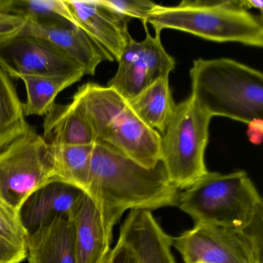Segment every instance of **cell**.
I'll return each mask as SVG.
<instances>
[{"label": "cell", "instance_id": "1", "mask_svg": "<svg viewBox=\"0 0 263 263\" xmlns=\"http://www.w3.org/2000/svg\"><path fill=\"white\" fill-rule=\"evenodd\" d=\"M85 193L96 204L106 232L127 210H153L178 206L179 191L171 182L162 162L147 168L116 149L95 141Z\"/></svg>", "mask_w": 263, "mask_h": 263}, {"label": "cell", "instance_id": "2", "mask_svg": "<svg viewBox=\"0 0 263 263\" xmlns=\"http://www.w3.org/2000/svg\"><path fill=\"white\" fill-rule=\"evenodd\" d=\"M192 99L204 112L249 124L263 116L261 71L229 58L194 61Z\"/></svg>", "mask_w": 263, "mask_h": 263}, {"label": "cell", "instance_id": "3", "mask_svg": "<svg viewBox=\"0 0 263 263\" xmlns=\"http://www.w3.org/2000/svg\"><path fill=\"white\" fill-rule=\"evenodd\" d=\"M81 104L95 137L147 168L160 162L161 135L146 125L111 87L81 86L73 97Z\"/></svg>", "mask_w": 263, "mask_h": 263}, {"label": "cell", "instance_id": "4", "mask_svg": "<svg viewBox=\"0 0 263 263\" xmlns=\"http://www.w3.org/2000/svg\"><path fill=\"white\" fill-rule=\"evenodd\" d=\"M178 207L195 224L244 230L263 221L262 198L244 171L208 172L179 194Z\"/></svg>", "mask_w": 263, "mask_h": 263}, {"label": "cell", "instance_id": "5", "mask_svg": "<svg viewBox=\"0 0 263 263\" xmlns=\"http://www.w3.org/2000/svg\"><path fill=\"white\" fill-rule=\"evenodd\" d=\"M155 34L173 29L215 42H236L262 47L263 25L240 0H184L176 6L156 4L147 16Z\"/></svg>", "mask_w": 263, "mask_h": 263}, {"label": "cell", "instance_id": "6", "mask_svg": "<svg viewBox=\"0 0 263 263\" xmlns=\"http://www.w3.org/2000/svg\"><path fill=\"white\" fill-rule=\"evenodd\" d=\"M212 118L190 96L176 104L161 135L160 161L178 190L187 189L209 172L204 152Z\"/></svg>", "mask_w": 263, "mask_h": 263}, {"label": "cell", "instance_id": "7", "mask_svg": "<svg viewBox=\"0 0 263 263\" xmlns=\"http://www.w3.org/2000/svg\"><path fill=\"white\" fill-rule=\"evenodd\" d=\"M262 223L244 230L195 224L172 246L185 263H262Z\"/></svg>", "mask_w": 263, "mask_h": 263}, {"label": "cell", "instance_id": "8", "mask_svg": "<svg viewBox=\"0 0 263 263\" xmlns=\"http://www.w3.org/2000/svg\"><path fill=\"white\" fill-rule=\"evenodd\" d=\"M53 178L51 146L33 128L0 152V198L16 210Z\"/></svg>", "mask_w": 263, "mask_h": 263}, {"label": "cell", "instance_id": "9", "mask_svg": "<svg viewBox=\"0 0 263 263\" xmlns=\"http://www.w3.org/2000/svg\"><path fill=\"white\" fill-rule=\"evenodd\" d=\"M144 27L145 38L140 42L130 38L116 73L107 83L128 102L158 80L169 77L175 67V59L161 44V34L152 36L147 26Z\"/></svg>", "mask_w": 263, "mask_h": 263}, {"label": "cell", "instance_id": "10", "mask_svg": "<svg viewBox=\"0 0 263 263\" xmlns=\"http://www.w3.org/2000/svg\"><path fill=\"white\" fill-rule=\"evenodd\" d=\"M0 66L11 78L84 72L78 63L49 41L21 35L0 46Z\"/></svg>", "mask_w": 263, "mask_h": 263}, {"label": "cell", "instance_id": "11", "mask_svg": "<svg viewBox=\"0 0 263 263\" xmlns=\"http://www.w3.org/2000/svg\"><path fill=\"white\" fill-rule=\"evenodd\" d=\"M21 36L42 38L62 50L93 76L100 64L114 61L113 57L80 27L64 21L27 20Z\"/></svg>", "mask_w": 263, "mask_h": 263}, {"label": "cell", "instance_id": "12", "mask_svg": "<svg viewBox=\"0 0 263 263\" xmlns=\"http://www.w3.org/2000/svg\"><path fill=\"white\" fill-rule=\"evenodd\" d=\"M84 195L73 184L50 180L26 198L18 211L20 218L29 235L59 217L73 221Z\"/></svg>", "mask_w": 263, "mask_h": 263}, {"label": "cell", "instance_id": "13", "mask_svg": "<svg viewBox=\"0 0 263 263\" xmlns=\"http://www.w3.org/2000/svg\"><path fill=\"white\" fill-rule=\"evenodd\" d=\"M78 23L93 41L105 49L118 62L130 36V20L124 17L101 0H65Z\"/></svg>", "mask_w": 263, "mask_h": 263}, {"label": "cell", "instance_id": "14", "mask_svg": "<svg viewBox=\"0 0 263 263\" xmlns=\"http://www.w3.org/2000/svg\"><path fill=\"white\" fill-rule=\"evenodd\" d=\"M119 238L133 249L138 263H176L172 252V238L152 212L130 211L121 226Z\"/></svg>", "mask_w": 263, "mask_h": 263}, {"label": "cell", "instance_id": "15", "mask_svg": "<svg viewBox=\"0 0 263 263\" xmlns=\"http://www.w3.org/2000/svg\"><path fill=\"white\" fill-rule=\"evenodd\" d=\"M27 258L30 263H78L73 221L59 217L30 234Z\"/></svg>", "mask_w": 263, "mask_h": 263}, {"label": "cell", "instance_id": "16", "mask_svg": "<svg viewBox=\"0 0 263 263\" xmlns=\"http://www.w3.org/2000/svg\"><path fill=\"white\" fill-rule=\"evenodd\" d=\"M78 263H103L110 251L112 238L104 228L101 214L85 193L73 218Z\"/></svg>", "mask_w": 263, "mask_h": 263}, {"label": "cell", "instance_id": "17", "mask_svg": "<svg viewBox=\"0 0 263 263\" xmlns=\"http://www.w3.org/2000/svg\"><path fill=\"white\" fill-rule=\"evenodd\" d=\"M44 141L52 146L85 145L95 142L90 123L75 98L68 104H56L45 115Z\"/></svg>", "mask_w": 263, "mask_h": 263}, {"label": "cell", "instance_id": "18", "mask_svg": "<svg viewBox=\"0 0 263 263\" xmlns=\"http://www.w3.org/2000/svg\"><path fill=\"white\" fill-rule=\"evenodd\" d=\"M84 71L52 75H17L27 89V102L24 104L25 116H45L55 104L58 95L81 81Z\"/></svg>", "mask_w": 263, "mask_h": 263}, {"label": "cell", "instance_id": "19", "mask_svg": "<svg viewBox=\"0 0 263 263\" xmlns=\"http://www.w3.org/2000/svg\"><path fill=\"white\" fill-rule=\"evenodd\" d=\"M129 104L146 125L163 135L176 106L169 85V77L161 78L149 86Z\"/></svg>", "mask_w": 263, "mask_h": 263}, {"label": "cell", "instance_id": "20", "mask_svg": "<svg viewBox=\"0 0 263 263\" xmlns=\"http://www.w3.org/2000/svg\"><path fill=\"white\" fill-rule=\"evenodd\" d=\"M31 129L12 78L0 66V152Z\"/></svg>", "mask_w": 263, "mask_h": 263}, {"label": "cell", "instance_id": "21", "mask_svg": "<svg viewBox=\"0 0 263 263\" xmlns=\"http://www.w3.org/2000/svg\"><path fill=\"white\" fill-rule=\"evenodd\" d=\"M93 144L50 145L53 157V179L65 181L85 192L90 175Z\"/></svg>", "mask_w": 263, "mask_h": 263}, {"label": "cell", "instance_id": "22", "mask_svg": "<svg viewBox=\"0 0 263 263\" xmlns=\"http://www.w3.org/2000/svg\"><path fill=\"white\" fill-rule=\"evenodd\" d=\"M28 235L18 211L0 198V263L24 261Z\"/></svg>", "mask_w": 263, "mask_h": 263}, {"label": "cell", "instance_id": "23", "mask_svg": "<svg viewBox=\"0 0 263 263\" xmlns=\"http://www.w3.org/2000/svg\"><path fill=\"white\" fill-rule=\"evenodd\" d=\"M10 13L22 16L26 20L64 21L78 27L65 0H13Z\"/></svg>", "mask_w": 263, "mask_h": 263}, {"label": "cell", "instance_id": "24", "mask_svg": "<svg viewBox=\"0 0 263 263\" xmlns=\"http://www.w3.org/2000/svg\"><path fill=\"white\" fill-rule=\"evenodd\" d=\"M103 4L113 9L128 20L138 19L143 26H147L149 13L156 4L145 0H101Z\"/></svg>", "mask_w": 263, "mask_h": 263}, {"label": "cell", "instance_id": "25", "mask_svg": "<svg viewBox=\"0 0 263 263\" xmlns=\"http://www.w3.org/2000/svg\"><path fill=\"white\" fill-rule=\"evenodd\" d=\"M27 20L20 15L0 11V46L19 36Z\"/></svg>", "mask_w": 263, "mask_h": 263}, {"label": "cell", "instance_id": "26", "mask_svg": "<svg viewBox=\"0 0 263 263\" xmlns=\"http://www.w3.org/2000/svg\"><path fill=\"white\" fill-rule=\"evenodd\" d=\"M103 263H138L133 249L121 238L114 249H110Z\"/></svg>", "mask_w": 263, "mask_h": 263}, {"label": "cell", "instance_id": "27", "mask_svg": "<svg viewBox=\"0 0 263 263\" xmlns=\"http://www.w3.org/2000/svg\"><path fill=\"white\" fill-rule=\"evenodd\" d=\"M262 120H254L249 124L248 135L251 142L255 144H261L262 141Z\"/></svg>", "mask_w": 263, "mask_h": 263}, {"label": "cell", "instance_id": "28", "mask_svg": "<svg viewBox=\"0 0 263 263\" xmlns=\"http://www.w3.org/2000/svg\"><path fill=\"white\" fill-rule=\"evenodd\" d=\"M240 4L245 10H248L250 9H257L260 12H262L263 1L261 0H240Z\"/></svg>", "mask_w": 263, "mask_h": 263}, {"label": "cell", "instance_id": "29", "mask_svg": "<svg viewBox=\"0 0 263 263\" xmlns=\"http://www.w3.org/2000/svg\"><path fill=\"white\" fill-rule=\"evenodd\" d=\"M11 5L10 0H0V11H7Z\"/></svg>", "mask_w": 263, "mask_h": 263}, {"label": "cell", "instance_id": "30", "mask_svg": "<svg viewBox=\"0 0 263 263\" xmlns=\"http://www.w3.org/2000/svg\"><path fill=\"white\" fill-rule=\"evenodd\" d=\"M195 263H203V262H195Z\"/></svg>", "mask_w": 263, "mask_h": 263}]
</instances>
